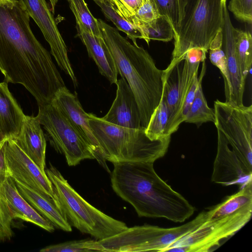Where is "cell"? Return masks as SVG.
Listing matches in <instances>:
<instances>
[{
    "label": "cell",
    "mask_w": 252,
    "mask_h": 252,
    "mask_svg": "<svg viewBox=\"0 0 252 252\" xmlns=\"http://www.w3.org/2000/svg\"><path fill=\"white\" fill-rule=\"evenodd\" d=\"M206 217V211H202L185 224L170 228L149 224L127 227L111 237L96 240V243L99 252H163L203 223Z\"/></svg>",
    "instance_id": "8"
},
{
    "label": "cell",
    "mask_w": 252,
    "mask_h": 252,
    "mask_svg": "<svg viewBox=\"0 0 252 252\" xmlns=\"http://www.w3.org/2000/svg\"><path fill=\"white\" fill-rule=\"evenodd\" d=\"M154 163H114L111 182L114 192L129 203L140 217L164 218L183 222L195 208L156 173Z\"/></svg>",
    "instance_id": "2"
},
{
    "label": "cell",
    "mask_w": 252,
    "mask_h": 252,
    "mask_svg": "<svg viewBox=\"0 0 252 252\" xmlns=\"http://www.w3.org/2000/svg\"><path fill=\"white\" fill-rule=\"evenodd\" d=\"M45 173L52 183L55 201L70 225L97 240L111 237L128 227L124 222L89 203L52 164Z\"/></svg>",
    "instance_id": "6"
},
{
    "label": "cell",
    "mask_w": 252,
    "mask_h": 252,
    "mask_svg": "<svg viewBox=\"0 0 252 252\" xmlns=\"http://www.w3.org/2000/svg\"><path fill=\"white\" fill-rule=\"evenodd\" d=\"M36 116L51 144L64 156L69 166H76L86 159H95L100 163L94 149L53 100L39 106Z\"/></svg>",
    "instance_id": "9"
},
{
    "label": "cell",
    "mask_w": 252,
    "mask_h": 252,
    "mask_svg": "<svg viewBox=\"0 0 252 252\" xmlns=\"http://www.w3.org/2000/svg\"><path fill=\"white\" fill-rule=\"evenodd\" d=\"M160 16L169 22L174 32V39L186 13L189 0H152Z\"/></svg>",
    "instance_id": "25"
},
{
    "label": "cell",
    "mask_w": 252,
    "mask_h": 252,
    "mask_svg": "<svg viewBox=\"0 0 252 252\" xmlns=\"http://www.w3.org/2000/svg\"><path fill=\"white\" fill-rule=\"evenodd\" d=\"M76 29L77 36L86 46L89 56L95 62L100 74L111 84H116L118 72L102 37L94 35L81 26L76 25Z\"/></svg>",
    "instance_id": "21"
},
{
    "label": "cell",
    "mask_w": 252,
    "mask_h": 252,
    "mask_svg": "<svg viewBox=\"0 0 252 252\" xmlns=\"http://www.w3.org/2000/svg\"><path fill=\"white\" fill-rule=\"evenodd\" d=\"M13 140L40 170L46 173V140L37 116L25 115L20 132Z\"/></svg>",
    "instance_id": "18"
},
{
    "label": "cell",
    "mask_w": 252,
    "mask_h": 252,
    "mask_svg": "<svg viewBox=\"0 0 252 252\" xmlns=\"http://www.w3.org/2000/svg\"><path fill=\"white\" fill-rule=\"evenodd\" d=\"M205 61L202 62V69L198 78V85L194 99L184 121L195 124L198 126L204 123L215 122L214 109L208 106L202 91V81L206 71Z\"/></svg>",
    "instance_id": "23"
},
{
    "label": "cell",
    "mask_w": 252,
    "mask_h": 252,
    "mask_svg": "<svg viewBox=\"0 0 252 252\" xmlns=\"http://www.w3.org/2000/svg\"><path fill=\"white\" fill-rule=\"evenodd\" d=\"M22 196L39 213L50 221L57 228L66 232L72 231L71 225L56 202L25 185L15 182Z\"/></svg>",
    "instance_id": "22"
},
{
    "label": "cell",
    "mask_w": 252,
    "mask_h": 252,
    "mask_svg": "<svg viewBox=\"0 0 252 252\" xmlns=\"http://www.w3.org/2000/svg\"><path fill=\"white\" fill-rule=\"evenodd\" d=\"M13 220L7 203L0 192V242L9 241L13 237Z\"/></svg>",
    "instance_id": "32"
},
{
    "label": "cell",
    "mask_w": 252,
    "mask_h": 252,
    "mask_svg": "<svg viewBox=\"0 0 252 252\" xmlns=\"http://www.w3.org/2000/svg\"><path fill=\"white\" fill-rule=\"evenodd\" d=\"M101 37L118 73L130 87L138 104L141 126L146 129L163 92V70L143 47L130 43L116 28L97 19Z\"/></svg>",
    "instance_id": "3"
},
{
    "label": "cell",
    "mask_w": 252,
    "mask_h": 252,
    "mask_svg": "<svg viewBox=\"0 0 252 252\" xmlns=\"http://www.w3.org/2000/svg\"><path fill=\"white\" fill-rule=\"evenodd\" d=\"M234 46L236 56L244 79L251 70L252 65V37L249 31L234 28Z\"/></svg>",
    "instance_id": "24"
},
{
    "label": "cell",
    "mask_w": 252,
    "mask_h": 252,
    "mask_svg": "<svg viewBox=\"0 0 252 252\" xmlns=\"http://www.w3.org/2000/svg\"><path fill=\"white\" fill-rule=\"evenodd\" d=\"M159 16L152 0H145L134 15L136 19L144 23H150Z\"/></svg>",
    "instance_id": "34"
},
{
    "label": "cell",
    "mask_w": 252,
    "mask_h": 252,
    "mask_svg": "<svg viewBox=\"0 0 252 252\" xmlns=\"http://www.w3.org/2000/svg\"><path fill=\"white\" fill-rule=\"evenodd\" d=\"M5 160L8 175L15 182L55 200L52 184L46 174L11 139L6 142Z\"/></svg>",
    "instance_id": "13"
},
{
    "label": "cell",
    "mask_w": 252,
    "mask_h": 252,
    "mask_svg": "<svg viewBox=\"0 0 252 252\" xmlns=\"http://www.w3.org/2000/svg\"><path fill=\"white\" fill-rule=\"evenodd\" d=\"M89 124L96 140L98 156L113 163L120 162H154L167 153L171 136L151 140L145 129L124 127L109 123L90 113Z\"/></svg>",
    "instance_id": "5"
},
{
    "label": "cell",
    "mask_w": 252,
    "mask_h": 252,
    "mask_svg": "<svg viewBox=\"0 0 252 252\" xmlns=\"http://www.w3.org/2000/svg\"><path fill=\"white\" fill-rule=\"evenodd\" d=\"M0 192L5 199L13 219H20L32 223L43 229L52 232L55 226L39 213L20 194L15 181L8 177L0 186Z\"/></svg>",
    "instance_id": "19"
},
{
    "label": "cell",
    "mask_w": 252,
    "mask_h": 252,
    "mask_svg": "<svg viewBox=\"0 0 252 252\" xmlns=\"http://www.w3.org/2000/svg\"><path fill=\"white\" fill-rule=\"evenodd\" d=\"M204 222L179 239L164 252H208L232 236L250 220L252 215V180L236 193L206 211Z\"/></svg>",
    "instance_id": "4"
},
{
    "label": "cell",
    "mask_w": 252,
    "mask_h": 252,
    "mask_svg": "<svg viewBox=\"0 0 252 252\" xmlns=\"http://www.w3.org/2000/svg\"><path fill=\"white\" fill-rule=\"evenodd\" d=\"M93 0L100 8L105 17L111 21L118 30L125 32L134 44L137 45V38L143 39L141 32L117 12L106 0Z\"/></svg>",
    "instance_id": "29"
},
{
    "label": "cell",
    "mask_w": 252,
    "mask_h": 252,
    "mask_svg": "<svg viewBox=\"0 0 252 252\" xmlns=\"http://www.w3.org/2000/svg\"><path fill=\"white\" fill-rule=\"evenodd\" d=\"M53 100L94 149L100 164L105 167L98 156L97 142L89 124L90 113L84 110L76 94L71 93L64 86L57 91Z\"/></svg>",
    "instance_id": "17"
},
{
    "label": "cell",
    "mask_w": 252,
    "mask_h": 252,
    "mask_svg": "<svg viewBox=\"0 0 252 252\" xmlns=\"http://www.w3.org/2000/svg\"><path fill=\"white\" fill-rule=\"evenodd\" d=\"M25 115L9 90L8 83H0V141L18 135Z\"/></svg>",
    "instance_id": "20"
},
{
    "label": "cell",
    "mask_w": 252,
    "mask_h": 252,
    "mask_svg": "<svg viewBox=\"0 0 252 252\" xmlns=\"http://www.w3.org/2000/svg\"><path fill=\"white\" fill-rule=\"evenodd\" d=\"M50 4V9L53 14L55 13V9L59 0H49Z\"/></svg>",
    "instance_id": "38"
},
{
    "label": "cell",
    "mask_w": 252,
    "mask_h": 252,
    "mask_svg": "<svg viewBox=\"0 0 252 252\" xmlns=\"http://www.w3.org/2000/svg\"><path fill=\"white\" fill-rule=\"evenodd\" d=\"M218 131L217 153L211 177L213 182L223 186L239 185L252 180V171L248 170L231 150L220 131Z\"/></svg>",
    "instance_id": "14"
},
{
    "label": "cell",
    "mask_w": 252,
    "mask_h": 252,
    "mask_svg": "<svg viewBox=\"0 0 252 252\" xmlns=\"http://www.w3.org/2000/svg\"><path fill=\"white\" fill-rule=\"evenodd\" d=\"M7 140L1 142L0 145V186L9 177L5 160V147Z\"/></svg>",
    "instance_id": "36"
},
{
    "label": "cell",
    "mask_w": 252,
    "mask_h": 252,
    "mask_svg": "<svg viewBox=\"0 0 252 252\" xmlns=\"http://www.w3.org/2000/svg\"><path fill=\"white\" fill-rule=\"evenodd\" d=\"M206 53L201 49L192 48L188 50L185 55L190 62L195 63L205 61Z\"/></svg>",
    "instance_id": "37"
},
{
    "label": "cell",
    "mask_w": 252,
    "mask_h": 252,
    "mask_svg": "<svg viewBox=\"0 0 252 252\" xmlns=\"http://www.w3.org/2000/svg\"><path fill=\"white\" fill-rule=\"evenodd\" d=\"M226 0H188L185 17L174 39L172 59L184 56L189 49L207 53L210 44L221 30Z\"/></svg>",
    "instance_id": "7"
},
{
    "label": "cell",
    "mask_w": 252,
    "mask_h": 252,
    "mask_svg": "<svg viewBox=\"0 0 252 252\" xmlns=\"http://www.w3.org/2000/svg\"><path fill=\"white\" fill-rule=\"evenodd\" d=\"M198 85V76L195 78L186 97L182 111L179 118L178 123L180 124L185 121L186 116L189 111L191 105L193 102L195 94Z\"/></svg>",
    "instance_id": "35"
},
{
    "label": "cell",
    "mask_w": 252,
    "mask_h": 252,
    "mask_svg": "<svg viewBox=\"0 0 252 252\" xmlns=\"http://www.w3.org/2000/svg\"><path fill=\"white\" fill-rule=\"evenodd\" d=\"M30 21L22 0H0V70L4 81L23 86L39 106L50 103L65 86Z\"/></svg>",
    "instance_id": "1"
},
{
    "label": "cell",
    "mask_w": 252,
    "mask_h": 252,
    "mask_svg": "<svg viewBox=\"0 0 252 252\" xmlns=\"http://www.w3.org/2000/svg\"><path fill=\"white\" fill-rule=\"evenodd\" d=\"M227 8L238 20L252 24V0H230Z\"/></svg>",
    "instance_id": "33"
},
{
    "label": "cell",
    "mask_w": 252,
    "mask_h": 252,
    "mask_svg": "<svg viewBox=\"0 0 252 252\" xmlns=\"http://www.w3.org/2000/svg\"><path fill=\"white\" fill-rule=\"evenodd\" d=\"M215 125L244 165L252 171V106L217 99Z\"/></svg>",
    "instance_id": "10"
},
{
    "label": "cell",
    "mask_w": 252,
    "mask_h": 252,
    "mask_svg": "<svg viewBox=\"0 0 252 252\" xmlns=\"http://www.w3.org/2000/svg\"><path fill=\"white\" fill-rule=\"evenodd\" d=\"M222 35L221 30L216 34L212 41L209 50V58L212 63L217 67L221 73L224 83L226 101L229 97L231 84L228 70L227 60L222 48Z\"/></svg>",
    "instance_id": "28"
},
{
    "label": "cell",
    "mask_w": 252,
    "mask_h": 252,
    "mask_svg": "<svg viewBox=\"0 0 252 252\" xmlns=\"http://www.w3.org/2000/svg\"><path fill=\"white\" fill-rule=\"evenodd\" d=\"M116 96L108 113L102 118L113 125L131 128H139L141 120L139 107L134 94L126 80H117Z\"/></svg>",
    "instance_id": "15"
},
{
    "label": "cell",
    "mask_w": 252,
    "mask_h": 252,
    "mask_svg": "<svg viewBox=\"0 0 252 252\" xmlns=\"http://www.w3.org/2000/svg\"><path fill=\"white\" fill-rule=\"evenodd\" d=\"M40 252H99L96 240L85 239L67 241L42 248Z\"/></svg>",
    "instance_id": "31"
},
{
    "label": "cell",
    "mask_w": 252,
    "mask_h": 252,
    "mask_svg": "<svg viewBox=\"0 0 252 252\" xmlns=\"http://www.w3.org/2000/svg\"><path fill=\"white\" fill-rule=\"evenodd\" d=\"M30 16L50 45L51 53L58 66L71 79L75 87L77 80L68 56L65 42L58 28L50 7L45 0H22Z\"/></svg>",
    "instance_id": "12"
},
{
    "label": "cell",
    "mask_w": 252,
    "mask_h": 252,
    "mask_svg": "<svg viewBox=\"0 0 252 252\" xmlns=\"http://www.w3.org/2000/svg\"><path fill=\"white\" fill-rule=\"evenodd\" d=\"M169 108L162 95L160 101L151 116L145 129L147 136L152 140L162 139L166 135V128L170 118Z\"/></svg>",
    "instance_id": "27"
},
{
    "label": "cell",
    "mask_w": 252,
    "mask_h": 252,
    "mask_svg": "<svg viewBox=\"0 0 252 252\" xmlns=\"http://www.w3.org/2000/svg\"><path fill=\"white\" fill-rule=\"evenodd\" d=\"M72 11L76 25L84 27L94 35L101 37L97 19L90 12L85 0H66Z\"/></svg>",
    "instance_id": "30"
},
{
    "label": "cell",
    "mask_w": 252,
    "mask_h": 252,
    "mask_svg": "<svg viewBox=\"0 0 252 252\" xmlns=\"http://www.w3.org/2000/svg\"><path fill=\"white\" fill-rule=\"evenodd\" d=\"M1 142H2V141H1ZM1 141H0V144H1Z\"/></svg>",
    "instance_id": "39"
},
{
    "label": "cell",
    "mask_w": 252,
    "mask_h": 252,
    "mask_svg": "<svg viewBox=\"0 0 252 252\" xmlns=\"http://www.w3.org/2000/svg\"><path fill=\"white\" fill-rule=\"evenodd\" d=\"M200 63H192L186 57L172 59L163 70V96L170 111V118L166 128V135L176 132L182 107L187 94L197 76Z\"/></svg>",
    "instance_id": "11"
},
{
    "label": "cell",
    "mask_w": 252,
    "mask_h": 252,
    "mask_svg": "<svg viewBox=\"0 0 252 252\" xmlns=\"http://www.w3.org/2000/svg\"><path fill=\"white\" fill-rule=\"evenodd\" d=\"M138 29L148 45L151 40L168 42L174 38L172 27L167 19L163 16H160L149 23L140 22Z\"/></svg>",
    "instance_id": "26"
},
{
    "label": "cell",
    "mask_w": 252,
    "mask_h": 252,
    "mask_svg": "<svg viewBox=\"0 0 252 252\" xmlns=\"http://www.w3.org/2000/svg\"><path fill=\"white\" fill-rule=\"evenodd\" d=\"M234 29L225 3L223 7V22L221 28L222 48L227 60L231 84L230 94L228 100L225 102L241 106L244 105L243 98L246 80L242 75L236 56Z\"/></svg>",
    "instance_id": "16"
}]
</instances>
